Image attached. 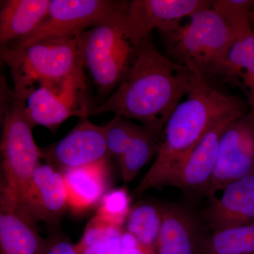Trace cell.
<instances>
[{"instance_id":"6da1fadb","label":"cell","mask_w":254,"mask_h":254,"mask_svg":"<svg viewBox=\"0 0 254 254\" xmlns=\"http://www.w3.org/2000/svg\"><path fill=\"white\" fill-rule=\"evenodd\" d=\"M198 73L175 63L155 46L152 35L138 46L136 60L117 89L91 115L113 113L161 135L177 105L194 84Z\"/></svg>"},{"instance_id":"7a4b0ae2","label":"cell","mask_w":254,"mask_h":254,"mask_svg":"<svg viewBox=\"0 0 254 254\" xmlns=\"http://www.w3.org/2000/svg\"><path fill=\"white\" fill-rule=\"evenodd\" d=\"M248 113L235 95L220 91L197 75L194 84L164 127L154 163L135 189L141 195L149 189L170 186L196 145L215 125Z\"/></svg>"},{"instance_id":"3957f363","label":"cell","mask_w":254,"mask_h":254,"mask_svg":"<svg viewBox=\"0 0 254 254\" xmlns=\"http://www.w3.org/2000/svg\"><path fill=\"white\" fill-rule=\"evenodd\" d=\"M176 28L160 32L167 57L212 83H228V56L235 33L213 8L196 11Z\"/></svg>"},{"instance_id":"277c9868","label":"cell","mask_w":254,"mask_h":254,"mask_svg":"<svg viewBox=\"0 0 254 254\" xmlns=\"http://www.w3.org/2000/svg\"><path fill=\"white\" fill-rule=\"evenodd\" d=\"M127 4L79 36L82 64L102 97L111 95L126 77L141 43H135L128 33Z\"/></svg>"},{"instance_id":"5b68a950","label":"cell","mask_w":254,"mask_h":254,"mask_svg":"<svg viewBox=\"0 0 254 254\" xmlns=\"http://www.w3.org/2000/svg\"><path fill=\"white\" fill-rule=\"evenodd\" d=\"M33 91L14 86L12 101L1 112V195L17 203L43 160L41 148L35 142L33 128L25 114L26 102Z\"/></svg>"},{"instance_id":"8992f818","label":"cell","mask_w":254,"mask_h":254,"mask_svg":"<svg viewBox=\"0 0 254 254\" xmlns=\"http://www.w3.org/2000/svg\"><path fill=\"white\" fill-rule=\"evenodd\" d=\"M79 36L7 47L1 50V61L9 66L13 81L33 87L39 83L57 91L75 73L84 69Z\"/></svg>"},{"instance_id":"52a82bcc","label":"cell","mask_w":254,"mask_h":254,"mask_svg":"<svg viewBox=\"0 0 254 254\" xmlns=\"http://www.w3.org/2000/svg\"><path fill=\"white\" fill-rule=\"evenodd\" d=\"M126 1L51 0L46 17L38 28L29 36L9 47H22L46 40L78 36L121 8Z\"/></svg>"},{"instance_id":"ba28073f","label":"cell","mask_w":254,"mask_h":254,"mask_svg":"<svg viewBox=\"0 0 254 254\" xmlns=\"http://www.w3.org/2000/svg\"><path fill=\"white\" fill-rule=\"evenodd\" d=\"M91 110L87 99L82 69L71 76L58 91L43 86L36 88L28 97L25 114L33 128L43 126L55 132L68 118H88Z\"/></svg>"},{"instance_id":"9c48e42d","label":"cell","mask_w":254,"mask_h":254,"mask_svg":"<svg viewBox=\"0 0 254 254\" xmlns=\"http://www.w3.org/2000/svg\"><path fill=\"white\" fill-rule=\"evenodd\" d=\"M253 173L254 117L247 113L232 122L222 134L207 195L211 199L229 184Z\"/></svg>"},{"instance_id":"30bf717a","label":"cell","mask_w":254,"mask_h":254,"mask_svg":"<svg viewBox=\"0 0 254 254\" xmlns=\"http://www.w3.org/2000/svg\"><path fill=\"white\" fill-rule=\"evenodd\" d=\"M43 160L59 171L107 161L110 156L106 127L97 126L88 118H80L76 126L60 141L41 148Z\"/></svg>"},{"instance_id":"8fae6325","label":"cell","mask_w":254,"mask_h":254,"mask_svg":"<svg viewBox=\"0 0 254 254\" xmlns=\"http://www.w3.org/2000/svg\"><path fill=\"white\" fill-rule=\"evenodd\" d=\"M209 0H131L127 8V26L136 44L152 31L166 32L176 28L185 18L205 8L211 7Z\"/></svg>"},{"instance_id":"7c38bea8","label":"cell","mask_w":254,"mask_h":254,"mask_svg":"<svg viewBox=\"0 0 254 254\" xmlns=\"http://www.w3.org/2000/svg\"><path fill=\"white\" fill-rule=\"evenodd\" d=\"M18 203L37 223L58 226L69 208L63 173L48 164H41Z\"/></svg>"},{"instance_id":"4fadbf2b","label":"cell","mask_w":254,"mask_h":254,"mask_svg":"<svg viewBox=\"0 0 254 254\" xmlns=\"http://www.w3.org/2000/svg\"><path fill=\"white\" fill-rule=\"evenodd\" d=\"M162 225L155 254H203L208 235L200 218L182 203L160 205Z\"/></svg>"},{"instance_id":"5bb4252c","label":"cell","mask_w":254,"mask_h":254,"mask_svg":"<svg viewBox=\"0 0 254 254\" xmlns=\"http://www.w3.org/2000/svg\"><path fill=\"white\" fill-rule=\"evenodd\" d=\"M241 117L225 119L211 128L195 147L170 186L180 189L189 197L207 195L222 134L232 122Z\"/></svg>"},{"instance_id":"9a60e30c","label":"cell","mask_w":254,"mask_h":254,"mask_svg":"<svg viewBox=\"0 0 254 254\" xmlns=\"http://www.w3.org/2000/svg\"><path fill=\"white\" fill-rule=\"evenodd\" d=\"M37 224L18 203L1 195V254H46L49 240L41 236Z\"/></svg>"},{"instance_id":"2e32d148","label":"cell","mask_w":254,"mask_h":254,"mask_svg":"<svg viewBox=\"0 0 254 254\" xmlns=\"http://www.w3.org/2000/svg\"><path fill=\"white\" fill-rule=\"evenodd\" d=\"M210 200L204 218L213 231L254 223V173L227 185Z\"/></svg>"},{"instance_id":"e0dca14e","label":"cell","mask_w":254,"mask_h":254,"mask_svg":"<svg viewBox=\"0 0 254 254\" xmlns=\"http://www.w3.org/2000/svg\"><path fill=\"white\" fill-rule=\"evenodd\" d=\"M63 173L71 211L80 214L100 201L108 185V160L68 169Z\"/></svg>"},{"instance_id":"ac0fdd59","label":"cell","mask_w":254,"mask_h":254,"mask_svg":"<svg viewBox=\"0 0 254 254\" xmlns=\"http://www.w3.org/2000/svg\"><path fill=\"white\" fill-rule=\"evenodd\" d=\"M51 0H5L0 6V45L7 48L33 33L46 17Z\"/></svg>"},{"instance_id":"d6986e66","label":"cell","mask_w":254,"mask_h":254,"mask_svg":"<svg viewBox=\"0 0 254 254\" xmlns=\"http://www.w3.org/2000/svg\"><path fill=\"white\" fill-rule=\"evenodd\" d=\"M160 135L141 125L123 155L117 160L124 182H131L153 157Z\"/></svg>"},{"instance_id":"ffe728a7","label":"cell","mask_w":254,"mask_h":254,"mask_svg":"<svg viewBox=\"0 0 254 254\" xmlns=\"http://www.w3.org/2000/svg\"><path fill=\"white\" fill-rule=\"evenodd\" d=\"M203 254H254V223L213 231Z\"/></svg>"},{"instance_id":"44dd1931","label":"cell","mask_w":254,"mask_h":254,"mask_svg":"<svg viewBox=\"0 0 254 254\" xmlns=\"http://www.w3.org/2000/svg\"><path fill=\"white\" fill-rule=\"evenodd\" d=\"M161 225L160 205L138 203L131 208L125 222V230L144 245L155 249Z\"/></svg>"},{"instance_id":"7402d4cb","label":"cell","mask_w":254,"mask_h":254,"mask_svg":"<svg viewBox=\"0 0 254 254\" xmlns=\"http://www.w3.org/2000/svg\"><path fill=\"white\" fill-rule=\"evenodd\" d=\"M212 8L226 21L235 35L252 29L254 0H213Z\"/></svg>"},{"instance_id":"603a6c76","label":"cell","mask_w":254,"mask_h":254,"mask_svg":"<svg viewBox=\"0 0 254 254\" xmlns=\"http://www.w3.org/2000/svg\"><path fill=\"white\" fill-rule=\"evenodd\" d=\"M130 203L131 198L126 189H115L103 195L95 215L103 221L124 228L131 210Z\"/></svg>"},{"instance_id":"cb8c5ba5","label":"cell","mask_w":254,"mask_h":254,"mask_svg":"<svg viewBox=\"0 0 254 254\" xmlns=\"http://www.w3.org/2000/svg\"><path fill=\"white\" fill-rule=\"evenodd\" d=\"M141 125L133 123L131 120L115 115L106 127V139L110 155L118 160L132 138L136 135Z\"/></svg>"},{"instance_id":"d4e9b609","label":"cell","mask_w":254,"mask_h":254,"mask_svg":"<svg viewBox=\"0 0 254 254\" xmlns=\"http://www.w3.org/2000/svg\"><path fill=\"white\" fill-rule=\"evenodd\" d=\"M125 229L109 222L103 221L96 216L87 223L81 240L75 245L77 253L87 247L121 235Z\"/></svg>"},{"instance_id":"484cf974","label":"cell","mask_w":254,"mask_h":254,"mask_svg":"<svg viewBox=\"0 0 254 254\" xmlns=\"http://www.w3.org/2000/svg\"><path fill=\"white\" fill-rule=\"evenodd\" d=\"M240 80L241 87L247 95L248 113L254 117V57L245 65Z\"/></svg>"},{"instance_id":"4316f807","label":"cell","mask_w":254,"mask_h":254,"mask_svg":"<svg viewBox=\"0 0 254 254\" xmlns=\"http://www.w3.org/2000/svg\"><path fill=\"white\" fill-rule=\"evenodd\" d=\"M121 235L83 249L78 254H122Z\"/></svg>"},{"instance_id":"83f0119b","label":"cell","mask_w":254,"mask_h":254,"mask_svg":"<svg viewBox=\"0 0 254 254\" xmlns=\"http://www.w3.org/2000/svg\"><path fill=\"white\" fill-rule=\"evenodd\" d=\"M122 254H155V249L140 242L134 235L124 230L121 236Z\"/></svg>"},{"instance_id":"f1b7e54d","label":"cell","mask_w":254,"mask_h":254,"mask_svg":"<svg viewBox=\"0 0 254 254\" xmlns=\"http://www.w3.org/2000/svg\"><path fill=\"white\" fill-rule=\"evenodd\" d=\"M45 254H78L75 245L64 237H55L49 240L48 248Z\"/></svg>"},{"instance_id":"f546056e","label":"cell","mask_w":254,"mask_h":254,"mask_svg":"<svg viewBox=\"0 0 254 254\" xmlns=\"http://www.w3.org/2000/svg\"><path fill=\"white\" fill-rule=\"evenodd\" d=\"M252 28H253V31H254V16H252Z\"/></svg>"}]
</instances>
